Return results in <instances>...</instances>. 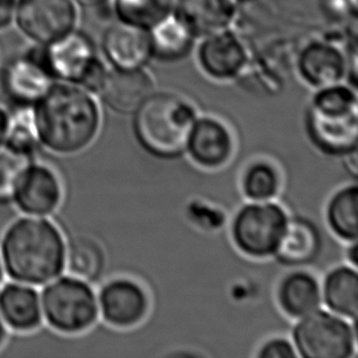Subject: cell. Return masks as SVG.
I'll return each mask as SVG.
<instances>
[{
  "label": "cell",
  "instance_id": "30",
  "mask_svg": "<svg viewBox=\"0 0 358 358\" xmlns=\"http://www.w3.org/2000/svg\"><path fill=\"white\" fill-rule=\"evenodd\" d=\"M243 192L253 202H264L275 197L280 187L279 174L268 163L251 165L243 176Z\"/></svg>",
  "mask_w": 358,
  "mask_h": 358
},
{
  "label": "cell",
  "instance_id": "21",
  "mask_svg": "<svg viewBox=\"0 0 358 358\" xmlns=\"http://www.w3.org/2000/svg\"><path fill=\"white\" fill-rule=\"evenodd\" d=\"M279 303L287 315L302 318L318 310L322 303V289L315 276L296 271L286 276L279 287Z\"/></svg>",
  "mask_w": 358,
  "mask_h": 358
},
{
  "label": "cell",
  "instance_id": "26",
  "mask_svg": "<svg viewBox=\"0 0 358 358\" xmlns=\"http://www.w3.org/2000/svg\"><path fill=\"white\" fill-rule=\"evenodd\" d=\"M357 186L340 189L330 199L327 218L333 233L344 241H357L358 233Z\"/></svg>",
  "mask_w": 358,
  "mask_h": 358
},
{
  "label": "cell",
  "instance_id": "17",
  "mask_svg": "<svg viewBox=\"0 0 358 358\" xmlns=\"http://www.w3.org/2000/svg\"><path fill=\"white\" fill-rule=\"evenodd\" d=\"M236 0H175L174 15L194 37L229 29L236 16Z\"/></svg>",
  "mask_w": 358,
  "mask_h": 358
},
{
  "label": "cell",
  "instance_id": "11",
  "mask_svg": "<svg viewBox=\"0 0 358 358\" xmlns=\"http://www.w3.org/2000/svg\"><path fill=\"white\" fill-rule=\"evenodd\" d=\"M62 196L63 189L57 174L47 165L34 162L24 171L13 202L24 213L45 217L58 208Z\"/></svg>",
  "mask_w": 358,
  "mask_h": 358
},
{
  "label": "cell",
  "instance_id": "18",
  "mask_svg": "<svg viewBox=\"0 0 358 358\" xmlns=\"http://www.w3.org/2000/svg\"><path fill=\"white\" fill-rule=\"evenodd\" d=\"M322 234L310 219H287L286 228L276 248V261L286 266H305L317 261L322 251Z\"/></svg>",
  "mask_w": 358,
  "mask_h": 358
},
{
  "label": "cell",
  "instance_id": "1",
  "mask_svg": "<svg viewBox=\"0 0 358 358\" xmlns=\"http://www.w3.org/2000/svg\"><path fill=\"white\" fill-rule=\"evenodd\" d=\"M41 145L58 155H73L91 145L101 126V112L91 93L55 81L34 107Z\"/></svg>",
  "mask_w": 358,
  "mask_h": 358
},
{
  "label": "cell",
  "instance_id": "22",
  "mask_svg": "<svg viewBox=\"0 0 358 358\" xmlns=\"http://www.w3.org/2000/svg\"><path fill=\"white\" fill-rule=\"evenodd\" d=\"M152 58L171 63L187 57L194 47V34L174 15L148 31Z\"/></svg>",
  "mask_w": 358,
  "mask_h": 358
},
{
  "label": "cell",
  "instance_id": "28",
  "mask_svg": "<svg viewBox=\"0 0 358 358\" xmlns=\"http://www.w3.org/2000/svg\"><path fill=\"white\" fill-rule=\"evenodd\" d=\"M310 108L315 109V112L331 117L356 114L357 93L350 85H343L341 83L318 88Z\"/></svg>",
  "mask_w": 358,
  "mask_h": 358
},
{
  "label": "cell",
  "instance_id": "2",
  "mask_svg": "<svg viewBox=\"0 0 358 358\" xmlns=\"http://www.w3.org/2000/svg\"><path fill=\"white\" fill-rule=\"evenodd\" d=\"M8 275L29 285H44L66 268V242L49 219L29 215L16 220L1 240Z\"/></svg>",
  "mask_w": 358,
  "mask_h": 358
},
{
  "label": "cell",
  "instance_id": "36",
  "mask_svg": "<svg viewBox=\"0 0 358 358\" xmlns=\"http://www.w3.org/2000/svg\"><path fill=\"white\" fill-rule=\"evenodd\" d=\"M78 4L83 6H87V8H96V6H102L106 4L108 0H76Z\"/></svg>",
  "mask_w": 358,
  "mask_h": 358
},
{
  "label": "cell",
  "instance_id": "16",
  "mask_svg": "<svg viewBox=\"0 0 358 358\" xmlns=\"http://www.w3.org/2000/svg\"><path fill=\"white\" fill-rule=\"evenodd\" d=\"M98 303L104 320L115 327L137 324L148 310V299L143 289L126 279L113 280L103 286Z\"/></svg>",
  "mask_w": 358,
  "mask_h": 358
},
{
  "label": "cell",
  "instance_id": "7",
  "mask_svg": "<svg viewBox=\"0 0 358 358\" xmlns=\"http://www.w3.org/2000/svg\"><path fill=\"white\" fill-rule=\"evenodd\" d=\"M287 219L285 210L271 201L246 204L234 219V241L248 256H273L279 246Z\"/></svg>",
  "mask_w": 358,
  "mask_h": 358
},
{
  "label": "cell",
  "instance_id": "14",
  "mask_svg": "<svg viewBox=\"0 0 358 358\" xmlns=\"http://www.w3.org/2000/svg\"><path fill=\"white\" fill-rule=\"evenodd\" d=\"M102 50L108 63L117 70L143 69L152 58L148 32L121 22L106 29Z\"/></svg>",
  "mask_w": 358,
  "mask_h": 358
},
{
  "label": "cell",
  "instance_id": "15",
  "mask_svg": "<svg viewBox=\"0 0 358 358\" xmlns=\"http://www.w3.org/2000/svg\"><path fill=\"white\" fill-rule=\"evenodd\" d=\"M297 69L301 78L312 87L323 88L344 80L349 70V59L338 45L315 41L301 50Z\"/></svg>",
  "mask_w": 358,
  "mask_h": 358
},
{
  "label": "cell",
  "instance_id": "4",
  "mask_svg": "<svg viewBox=\"0 0 358 358\" xmlns=\"http://www.w3.org/2000/svg\"><path fill=\"white\" fill-rule=\"evenodd\" d=\"M34 52L54 81L75 85L93 94L101 92L108 70L87 34L73 29Z\"/></svg>",
  "mask_w": 358,
  "mask_h": 358
},
{
  "label": "cell",
  "instance_id": "3",
  "mask_svg": "<svg viewBox=\"0 0 358 358\" xmlns=\"http://www.w3.org/2000/svg\"><path fill=\"white\" fill-rule=\"evenodd\" d=\"M132 115L136 140L150 155L176 159L186 153L197 120L194 108L186 99L175 93L153 92Z\"/></svg>",
  "mask_w": 358,
  "mask_h": 358
},
{
  "label": "cell",
  "instance_id": "35",
  "mask_svg": "<svg viewBox=\"0 0 358 358\" xmlns=\"http://www.w3.org/2000/svg\"><path fill=\"white\" fill-rule=\"evenodd\" d=\"M348 256H349V261L354 264V268H356L358 258L357 241L352 242V246L350 247Z\"/></svg>",
  "mask_w": 358,
  "mask_h": 358
},
{
  "label": "cell",
  "instance_id": "12",
  "mask_svg": "<svg viewBox=\"0 0 358 358\" xmlns=\"http://www.w3.org/2000/svg\"><path fill=\"white\" fill-rule=\"evenodd\" d=\"M306 130L310 142L324 155L346 157L357 152V113L331 117L310 108L306 115Z\"/></svg>",
  "mask_w": 358,
  "mask_h": 358
},
{
  "label": "cell",
  "instance_id": "9",
  "mask_svg": "<svg viewBox=\"0 0 358 358\" xmlns=\"http://www.w3.org/2000/svg\"><path fill=\"white\" fill-rule=\"evenodd\" d=\"M15 19L27 38L44 45L75 29L78 9L73 0H17Z\"/></svg>",
  "mask_w": 358,
  "mask_h": 358
},
{
  "label": "cell",
  "instance_id": "25",
  "mask_svg": "<svg viewBox=\"0 0 358 358\" xmlns=\"http://www.w3.org/2000/svg\"><path fill=\"white\" fill-rule=\"evenodd\" d=\"M9 110L3 147L36 158L42 145L34 124V108H11Z\"/></svg>",
  "mask_w": 358,
  "mask_h": 358
},
{
  "label": "cell",
  "instance_id": "13",
  "mask_svg": "<svg viewBox=\"0 0 358 358\" xmlns=\"http://www.w3.org/2000/svg\"><path fill=\"white\" fill-rule=\"evenodd\" d=\"M155 92V83L145 68L108 71L101 92L102 102L112 112L131 115Z\"/></svg>",
  "mask_w": 358,
  "mask_h": 358
},
{
  "label": "cell",
  "instance_id": "29",
  "mask_svg": "<svg viewBox=\"0 0 358 358\" xmlns=\"http://www.w3.org/2000/svg\"><path fill=\"white\" fill-rule=\"evenodd\" d=\"M34 162V158L29 155H20L5 147L0 148V206L14 201L24 171Z\"/></svg>",
  "mask_w": 358,
  "mask_h": 358
},
{
  "label": "cell",
  "instance_id": "34",
  "mask_svg": "<svg viewBox=\"0 0 358 358\" xmlns=\"http://www.w3.org/2000/svg\"><path fill=\"white\" fill-rule=\"evenodd\" d=\"M6 125H8V113L0 107V148L3 147V143H4Z\"/></svg>",
  "mask_w": 358,
  "mask_h": 358
},
{
  "label": "cell",
  "instance_id": "8",
  "mask_svg": "<svg viewBox=\"0 0 358 358\" xmlns=\"http://www.w3.org/2000/svg\"><path fill=\"white\" fill-rule=\"evenodd\" d=\"M54 78L32 49L0 68V106L34 108L53 86Z\"/></svg>",
  "mask_w": 358,
  "mask_h": 358
},
{
  "label": "cell",
  "instance_id": "19",
  "mask_svg": "<svg viewBox=\"0 0 358 358\" xmlns=\"http://www.w3.org/2000/svg\"><path fill=\"white\" fill-rule=\"evenodd\" d=\"M186 152L197 164L204 168H218L227 163L231 155V135L218 120L197 117L189 134Z\"/></svg>",
  "mask_w": 358,
  "mask_h": 358
},
{
  "label": "cell",
  "instance_id": "33",
  "mask_svg": "<svg viewBox=\"0 0 358 358\" xmlns=\"http://www.w3.org/2000/svg\"><path fill=\"white\" fill-rule=\"evenodd\" d=\"M17 0H0V29H6L15 17Z\"/></svg>",
  "mask_w": 358,
  "mask_h": 358
},
{
  "label": "cell",
  "instance_id": "24",
  "mask_svg": "<svg viewBox=\"0 0 358 358\" xmlns=\"http://www.w3.org/2000/svg\"><path fill=\"white\" fill-rule=\"evenodd\" d=\"M113 11L121 24L150 31L174 13L175 0H113Z\"/></svg>",
  "mask_w": 358,
  "mask_h": 358
},
{
  "label": "cell",
  "instance_id": "38",
  "mask_svg": "<svg viewBox=\"0 0 358 358\" xmlns=\"http://www.w3.org/2000/svg\"><path fill=\"white\" fill-rule=\"evenodd\" d=\"M3 278H4V271H3V264H1V259H0V286L3 282Z\"/></svg>",
  "mask_w": 358,
  "mask_h": 358
},
{
  "label": "cell",
  "instance_id": "6",
  "mask_svg": "<svg viewBox=\"0 0 358 358\" xmlns=\"http://www.w3.org/2000/svg\"><path fill=\"white\" fill-rule=\"evenodd\" d=\"M294 330L297 354L305 358H350L356 351V327L344 317L315 310L300 318Z\"/></svg>",
  "mask_w": 358,
  "mask_h": 358
},
{
  "label": "cell",
  "instance_id": "31",
  "mask_svg": "<svg viewBox=\"0 0 358 358\" xmlns=\"http://www.w3.org/2000/svg\"><path fill=\"white\" fill-rule=\"evenodd\" d=\"M297 356L295 346L285 339L269 340L258 352L259 358H295Z\"/></svg>",
  "mask_w": 358,
  "mask_h": 358
},
{
  "label": "cell",
  "instance_id": "5",
  "mask_svg": "<svg viewBox=\"0 0 358 358\" xmlns=\"http://www.w3.org/2000/svg\"><path fill=\"white\" fill-rule=\"evenodd\" d=\"M42 315L52 328L64 334H78L98 320L97 296L87 281L63 276L44 287L41 296Z\"/></svg>",
  "mask_w": 358,
  "mask_h": 358
},
{
  "label": "cell",
  "instance_id": "23",
  "mask_svg": "<svg viewBox=\"0 0 358 358\" xmlns=\"http://www.w3.org/2000/svg\"><path fill=\"white\" fill-rule=\"evenodd\" d=\"M331 312L356 322L358 312V276L356 268L339 266L327 275L322 292Z\"/></svg>",
  "mask_w": 358,
  "mask_h": 358
},
{
  "label": "cell",
  "instance_id": "27",
  "mask_svg": "<svg viewBox=\"0 0 358 358\" xmlns=\"http://www.w3.org/2000/svg\"><path fill=\"white\" fill-rule=\"evenodd\" d=\"M69 271L78 279L97 280L104 268V252L97 242L88 238H76L66 245Z\"/></svg>",
  "mask_w": 358,
  "mask_h": 358
},
{
  "label": "cell",
  "instance_id": "20",
  "mask_svg": "<svg viewBox=\"0 0 358 358\" xmlns=\"http://www.w3.org/2000/svg\"><path fill=\"white\" fill-rule=\"evenodd\" d=\"M0 317L5 325L16 331L38 328L43 315L41 296L24 282H8L0 289Z\"/></svg>",
  "mask_w": 358,
  "mask_h": 358
},
{
  "label": "cell",
  "instance_id": "37",
  "mask_svg": "<svg viewBox=\"0 0 358 358\" xmlns=\"http://www.w3.org/2000/svg\"><path fill=\"white\" fill-rule=\"evenodd\" d=\"M6 338V327H5L4 320L0 317V346L3 345Z\"/></svg>",
  "mask_w": 358,
  "mask_h": 358
},
{
  "label": "cell",
  "instance_id": "32",
  "mask_svg": "<svg viewBox=\"0 0 358 358\" xmlns=\"http://www.w3.org/2000/svg\"><path fill=\"white\" fill-rule=\"evenodd\" d=\"M325 13L335 20L356 17L357 0H324Z\"/></svg>",
  "mask_w": 358,
  "mask_h": 358
},
{
  "label": "cell",
  "instance_id": "10",
  "mask_svg": "<svg viewBox=\"0 0 358 358\" xmlns=\"http://www.w3.org/2000/svg\"><path fill=\"white\" fill-rule=\"evenodd\" d=\"M197 57L204 73L220 81L241 76L248 65L245 44L229 29L203 37Z\"/></svg>",
  "mask_w": 358,
  "mask_h": 358
}]
</instances>
